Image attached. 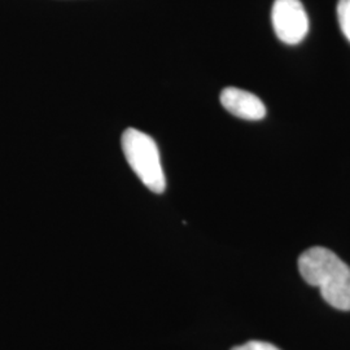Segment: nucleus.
<instances>
[{"label": "nucleus", "instance_id": "f03ea898", "mask_svg": "<svg viewBox=\"0 0 350 350\" xmlns=\"http://www.w3.org/2000/svg\"><path fill=\"white\" fill-rule=\"evenodd\" d=\"M122 150L127 163L142 183L154 193H163L166 179L154 140L140 130L127 129L122 135Z\"/></svg>", "mask_w": 350, "mask_h": 350}, {"label": "nucleus", "instance_id": "7ed1b4c3", "mask_svg": "<svg viewBox=\"0 0 350 350\" xmlns=\"http://www.w3.org/2000/svg\"><path fill=\"white\" fill-rule=\"evenodd\" d=\"M271 21L276 37L286 44H299L309 31V17L300 0H275Z\"/></svg>", "mask_w": 350, "mask_h": 350}, {"label": "nucleus", "instance_id": "f257e3e1", "mask_svg": "<svg viewBox=\"0 0 350 350\" xmlns=\"http://www.w3.org/2000/svg\"><path fill=\"white\" fill-rule=\"evenodd\" d=\"M306 283L319 288L322 297L338 310H350V267L332 250L313 247L299 258Z\"/></svg>", "mask_w": 350, "mask_h": 350}, {"label": "nucleus", "instance_id": "423d86ee", "mask_svg": "<svg viewBox=\"0 0 350 350\" xmlns=\"http://www.w3.org/2000/svg\"><path fill=\"white\" fill-rule=\"evenodd\" d=\"M231 350H280L279 348H276L275 345L270 344V342H265V341H257V340H253V341H248L240 347H235Z\"/></svg>", "mask_w": 350, "mask_h": 350}, {"label": "nucleus", "instance_id": "20e7f679", "mask_svg": "<svg viewBox=\"0 0 350 350\" xmlns=\"http://www.w3.org/2000/svg\"><path fill=\"white\" fill-rule=\"evenodd\" d=\"M221 104L227 112L248 121H258L266 116V107L258 96L238 88H227L221 92Z\"/></svg>", "mask_w": 350, "mask_h": 350}, {"label": "nucleus", "instance_id": "39448f33", "mask_svg": "<svg viewBox=\"0 0 350 350\" xmlns=\"http://www.w3.org/2000/svg\"><path fill=\"white\" fill-rule=\"evenodd\" d=\"M338 18L342 34L350 42V0H338Z\"/></svg>", "mask_w": 350, "mask_h": 350}]
</instances>
